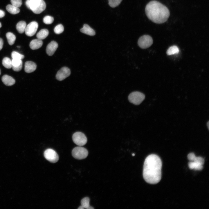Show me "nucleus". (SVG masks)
<instances>
[{
    "label": "nucleus",
    "instance_id": "1",
    "mask_svg": "<svg viewBox=\"0 0 209 209\" xmlns=\"http://www.w3.org/2000/svg\"><path fill=\"white\" fill-rule=\"evenodd\" d=\"M162 163L160 157L155 154L148 156L143 165V176L146 182L154 184L158 183L161 178Z\"/></svg>",
    "mask_w": 209,
    "mask_h": 209
},
{
    "label": "nucleus",
    "instance_id": "2",
    "mask_svg": "<svg viewBox=\"0 0 209 209\" xmlns=\"http://www.w3.org/2000/svg\"><path fill=\"white\" fill-rule=\"evenodd\" d=\"M145 12L150 20L158 24L166 22L170 15L169 10L165 6L155 0L150 1L146 5Z\"/></svg>",
    "mask_w": 209,
    "mask_h": 209
},
{
    "label": "nucleus",
    "instance_id": "3",
    "mask_svg": "<svg viewBox=\"0 0 209 209\" xmlns=\"http://www.w3.org/2000/svg\"><path fill=\"white\" fill-rule=\"evenodd\" d=\"M26 5L28 8L36 14L41 13L46 8V4L43 0H27Z\"/></svg>",
    "mask_w": 209,
    "mask_h": 209
},
{
    "label": "nucleus",
    "instance_id": "4",
    "mask_svg": "<svg viewBox=\"0 0 209 209\" xmlns=\"http://www.w3.org/2000/svg\"><path fill=\"white\" fill-rule=\"evenodd\" d=\"M88 152L85 148L80 146L75 147L72 150V154L73 157L78 159H83L88 156Z\"/></svg>",
    "mask_w": 209,
    "mask_h": 209
},
{
    "label": "nucleus",
    "instance_id": "5",
    "mask_svg": "<svg viewBox=\"0 0 209 209\" xmlns=\"http://www.w3.org/2000/svg\"><path fill=\"white\" fill-rule=\"evenodd\" d=\"M145 96L143 93L138 91L131 93L128 97L129 101L135 105L140 104L144 100Z\"/></svg>",
    "mask_w": 209,
    "mask_h": 209
},
{
    "label": "nucleus",
    "instance_id": "6",
    "mask_svg": "<svg viewBox=\"0 0 209 209\" xmlns=\"http://www.w3.org/2000/svg\"><path fill=\"white\" fill-rule=\"evenodd\" d=\"M153 43L152 37L148 35H145L140 37L138 42V46L143 49L148 48L152 45Z\"/></svg>",
    "mask_w": 209,
    "mask_h": 209
},
{
    "label": "nucleus",
    "instance_id": "7",
    "mask_svg": "<svg viewBox=\"0 0 209 209\" xmlns=\"http://www.w3.org/2000/svg\"><path fill=\"white\" fill-rule=\"evenodd\" d=\"M73 140L76 144L79 146L85 145L87 142V139L85 135L82 132H77L72 136Z\"/></svg>",
    "mask_w": 209,
    "mask_h": 209
},
{
    "label": "nucleus",
    "instance_id": "8",
    "mask_svg": "<svg viewBox=\"0 0 209 209\" xmlns=\"http://www.w3.org/2000/svg\"><path fill=\"white\" fill-rule=\"evenodd\" d=\"M45 158L52 163L57 162L59 160V156L57 152L52 149H48L44 152Z\"/></svg>",
    "mask_w": 209,
    "mask_h": 209
},
{
    "label": "nucleus",
    "instance_id": "9",
    "mask_svg": "<svg viewBox=\"0 0 209 209\" xmlns=\"http://www.w3.org/2000/svg\"><path fill=\"white\" fill-rule=\"evenodd\" d=\"M38 26V24L36 22H31L26 26L25 30V34L29 37L33 36L36 33Z\"/></svg>",
    "mask_w": 209,
    "mask_h": 209
},
{
    "label": "nucleus",
    "instance_id": "10",
    "mask_svg": "<svg viewBox=\"0 0 209 209\" xmlns=\"http://www.w3.org/2000/svg\"><path fill=\"white\" fill-rule=\"evenodd\" d=\"M71 73V71L69 68L66 67H64L57 72L56 77L58 80L62 81L69 76Z\"/></svg>",
    "mask_w": 209,
    "mask_h": 209
},
{
    "label": "nucleus",
    "instance_id": "11",
    "mask_svg": "<svg viewBox=\"0 0 209 209\" xmlns=\"http://www.w3.org/2000/svg\"><path fill=\"white\" fill-rule=\"evenodd\" d=\"M58 47V44L55 41H51L47 46L46 51L47 54L49 56L52 55Z\"/></svg>",
    "mask_w": 209,
    "mask_h": 209
},
{
    "label": "nucleus",
    "instance_id": "12",
    "mask_svg": "<svg viewBox=\"0 0 209 209\" xmlns=\"http://www.w3.org/2000/svg\"><path fill=\"white\" fill-rule=\"evenodd\" d=\"M25 71L27 73H30L34 71L37 68L36 64L32 61H27L25 64Z\"/></svg>",
    "mask_w": 209,
    "mask_h": 209
},
{
    "label": "nucleus",
    "instance_id": "13",
    "mask_svg": "<svg viewBox=\"0 0 209 209\" xmlns=\"http://www.w3.org/2000/svg\"><path fill=\"white\" fill-rule=\"evenodd\" d=\"M12 68L15 71H19L21 70L22 67V62L21 60L12 59Z\"/></svg>",
    "mask_w": 209,
    "mask_h": 209
},
{
    "label": "nucleus",
    "instance_id": "14",
    "mask_svg": "<svg viewBox=\"0 0 209 209\" xmlns=\"http://www.w3.org/2000/svg\"><path fill=\"white\" fill-rule=\"evenodd\" d=\"M43 42L42 40L37 39L32 40L29 46L32 50H36L40 48L42 45Z\"/></svg>",
    "mask_w": 209,
    "mask_h": 209
},
{
    "label": "nucleus",
    "instance_id": "15",
    "mask_svg": "<svg viewBox=\"0 0 209 209\" xmlns=\"http://www.w3.org/2000/svg\"><path fill=\"white\" fill-rule=\"evenodd\" d=\"M82 33L90 36H94L95 35V31L87 24H84L82 28L80 29Z\"/></svg>",
    "mask_w": 209,
    "mask_h": 209
},
{
    "label": "nucleus",
    "instance_id": "16",
    "mask_svg": "<svg viewBox=\"0 0 209 209\" xmlns=\"http://www.w3.org/2000/svg\"><path fill=\"white\" fill-rule=\"evenodd\" d=\"M2 81L6 85L11 86L14 84L15 81L12 77L7 75H4L2 78Z\"/></svg>",
    "mask_w": 209,
    "mask_h": 209
},
{
    "label": "nucleus",
    "instance_id": "17",
    "mask_svg": "<svg viewBox=\"0 0 209 209\" xmlns=\"http://www.w3.org/2000/svg\"><path fill=\"white\" fill-rule=\"evenodd\" d=\"M188 165L190 169L196 170H201L203 168V165L196 161H190L189 162Z\"/></svg>",
    "mask_w": 209,
    "mask_h": 209
},
{
    "label": "nucleus",
    "instance_id": "18",
    "mask_svg": "<svg viewBox=\"0 0 209 209\" xmlns=\"http://www.w3.org/2000/svg\"><path fill=\"white\" fill-rule=\"evenodd\" d=\"M7 10L10 13L12 14H16L19 13L20 10L19 8L12 5L8 4L6 7Z\"/></svg>",
    "mask_w": 209,
    "mask_h": 209
},
{
    "label": "nucleus",
    "instance_id": "19",
    "mask_svg": "<svg viewBox=\"0 0 209 209\" xmlns=\"http://www.w3.org/2000/svg\"><path fill=\"white\" fill-rule=\"evenodd\" d=\"M49 34L48 30L46 29H41L37 34V39L42 40L45 39L48 36Z\"/></svg>",
    "mask_w": 209,
    "mask_h": 209
},
{
    "label": "nucleus",
    "instance_id": "20",
    "mask_svg": "<svg viewBox=\"0 0 209 209\" xmlns=\"http://www.w3.org/2000/svg\"><path fill=\"white\" fill-rule=\"evenodd\" d=\"M26 26V22L24 21H21L17 23L16 25V29L20 33H22L25 32Z\"/></svg>",
    "mask_w": 209,
    "mask_h": 209
},
{
    "label": "nucleus",
    "instance_id": "21",
    "mask_svg": "<svg viewBox=\"0 0 209 209\" xmlns=\"http://www.w3.org/2000/svg\"><path fill=\"white\" fill-rule=\"evenodd\" d=\"M90 199L88 197H85L82 199L81 201V206L84 209H94L92 206L89 205Z\"/></svg>",
    "mask_w": 209,
    "mask_h": 209
},
{
    "label": "nucleus",
    "instance_id": "22",
    "mask_svg": "<svg viewBox=\"0 0 209 209\" xmlns=\"http://www.w3.org/2000/svg\"><path fill=\"white\" fill-rule=\"evenodd\" d=\"M6 37L10 45H12L14 44L16 37L13 33L10 32L7 33L6 34Z\"/></svg>",
    "mask_w": 209,
    "mask_h": 209
},
{
    "label": "nucleus",
    "instance_id": "23",
    "mask_svg": "<svg viewBox=\"0 0 209 209\" xmlns=\"http://www.w3.org/2000/svg\"><path fill=\"white\" fill-rule=\"evenodd\" d=\"M179 49L178 47L175 45H173L170 47L167 51V54L170 55L177 54L179 53Z\"/></svg>",
    "mask_w": 209,
    "mask_h": 209
},
{
    "label": "nucleus",
    "instance_id": "24",
    "mask_svg": "<svg viewBox=\"0 0 209 209\" xmlns=\"http://www.w3.org/2000/svg\"><path fill=\"white\" fill-rule=\"evenodd\" d=\"M2 64L6 68L9 69L12 67V60L8 57H4L2 60Z\"/></svg>",
    "mask_w": 209,
    "mask_h": 209
},
{
    "label": "nucleus",
    "instance_id": "25",
    "mask_svg": "<svg viewBox=\"0 0 209 209\" xmlns=\"http://www.w3.org/2000/svg\"><path fill=\"white\" fill-rule=\"evenodd\" d=\"M11 57L12 59L22 60L24 57V55L20 54L19 53L15 51H13L11 53Z\"/></svg>",
    "mask_w": 209,
    "mask_h": 209
},
{
    "label": "nucleus",
    "instance_id": "26",
    "mask_svg": "<svg viewBox=\"0 0 209 209\" xmlns=\"http://www.w3.org/2000/svg\"><path fill=\"white\" fill-rule=\"evenodd\" d=\"M109 4L112 8H115L120 3L122 0H108Z\"/></svg>",
    "mask_w": 209,
    "mask_h": 209
},
{
    "label": "nucleus",
    "instance_id": "27",
    "mask_svg": "<svg viewBox=\"0 0 209 209\" xmlns=\"http://www.w3.org/2000/svg\"><path fill=\"white\" fill-rule=\"evenodd\" d=\"M64 30L63 26L61 24H59L56 26L54 29L55 33L57 34H59L63 32Z\"/></svg>",
    "mask_w": 209,
    "mask_h": 209
},
{
    "label": "nucleus",
    "instance_id": "28",
    "mask_svg": "<svg viewBox=\"0 0 209 209\" xmlns=\"http://www.w3.org/2000/svg\"><path fill=\"white\" fill-rule=\"evenodd\" d=\"M54 18L50 16H46L43 19V22L47 24H51L53 21Z\"/></svg>",
    "mask_w": 209,
    "mask_h": 209
},
{
    "label": "nucleus",
    "instance_id": "29",
    "mask_svg": "<svg viewBox=\"0 0 209 209\" xmlns=\"http://www.w3.org/2000/svg\"><path fill=\"white\" fill-rule=\"evenodd\" d=\"M12 5L18 8L20 7L22 4L21 0H11Z\"/></svg>",
    "mask_w": 209,
    "mask_h": 209
},
{
    "label": "nucleus",
    "instance_id": "30",
    "mask_svg": "<svg viewBox=\"0 0 209 209\" xmlns=\"http://www.w3.org/2000/svg\"><path fill=\"white\" fill-rule=\"evenodd\" d=\"M195 157V155L193 153H189L188 156V159L190 161H192Z\"/></svg>",
    "mask_w": 209,
    "mask_h": 209
},
{
    "label": "nucleus",
    "instance_id": "31",
    "mask_svg": "<svg viewBox=\"0 0 209 209\" xmlns=\"http://www.w3.org/2000/svg\"><path fill=\"white\" fill-rule=\"evenodd\" d=\"M5 15V12L2 10H0V18L4 17Z\"/></svg>",
    "mask_w": 209,
    "mask_h": 209
},
{
    "label": "nucleus",
    "instance_id": "32",
    "mask_svg": "<svg viewBox=\"0 0 209 209\" xmlns=\"http://www.w3.org/2000/svg\"><path fill=\"white\" fill-rule=\"evenodd\" d=\"M3 44V41L2 39L0 38V51L2 49Z\"/></svg>",
    "mask_w": 209,
    "mask_h": 209
},
{
    "label": "nucleus",
    "instance_id": "33",
    "mask_svg": "<svg viewBox=\"0 0 209 209\" xmlns=\"http://www.w3.org/2000/svg\"><path fill=\"white\" fill-rule=\"evenodd\" d=\"M78 209H84V208L81 206L78 208Z\"/></svg>",
    "mask_w": 209,
    "mask_h": 209
},
{
    "label": "nucleus",
    "instance_id": "34",
    "mask_svg": "<svg viewBox=\"0 0 209 209\" xmlns=\"http://www.w3.org/2000/svg\"><path fill=\"white\" fill-rule=\"evenodd\" d=\"M207 125L208 127V128L209 129V121H208V122L207 124Z\"/></svg>",
    "mask_w": 209,
    "mask_h": 209
},
{
    "label": "nucleus",
    "instance_id": "35",
    "mask_svg": "<svg viewBox=\"0 0 209 209\" xmlns=\"http://www.w3.org/2000/svg\"><path fill=\"white\" fill-rule=\"evenodd\" d=\"M135 155V154H134V153H133V154H132V156H134Z\"/></svg>",
    "mask_w": 209,
    "mask_h": 209
},
{
    "label": "nucleus",
    "instance_id": "36",
    "mask_svg": "<svg viewBox=\"0 0 209 209\" xmlns=\"http://www.w3.org/2000/svg\"><path fill=\"white\" fill-rule=\"evenodd\" d=\"M1 26H1V23L0 22V28L1 27Z\"/></svg>",
    "mask_w": 209,
    "mask_h": 209
},
{
    "label": "nucleus",
    "instance_id": "37",
    "mask_svg": "<svg viewBox=\"0 0 209 209\" xmlns=\"http://www.w3.org/2000/svg\"><path fill=\"white\" fill-rule=\"evenodd\" d=\"M17 47H18V48H19V47H20L19 46H17Z\"/></svg>",
    "mask_w": 209,
    "mask_h": 209
},
{
    "label": "nucleus",
    "instance_id": "38",
    "mask_svg": "<svg viewBox=\"0 0 209 209\" xmlns=\"http://www.w3.org/2000/svg\"><path fill=\"white\" fill-rule=\"evenodd\" d=\"M0 75H1V71H0Z\"/></svg>",
    "mask_w": 209,
    "mask_h": 209
}]
</instances>
